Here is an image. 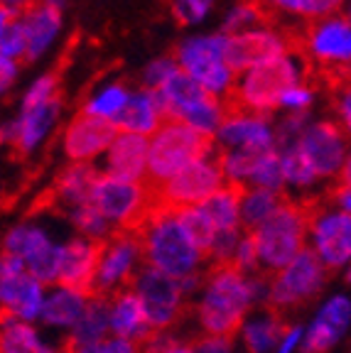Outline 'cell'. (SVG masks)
<instances>
[{"label": "cell", "mask_w": 351, "mask_h": 353, "mask_svg": "<svg viewBox=\"0 0 351 353\" xmlns=\"http://www.w3.org/2000/svg\"><path fill=\"white\" fill-rule=\"evenodd\" d=\"M312 83V61L297 47L287 54L275 57L243 72L236 79V86L224 99L226 116L229 113H251V116L268 118L273 110L283 105V99L292 86Z\"/></svg>", "instance_id": "6da1fadb"}, {"label": "cell", "mask_w": 351, "mask_h": 353, "mask_svg": "<svg viewBox=\"0 0 351 353\" xmlns=\"http://www.w3.org/2000/svg\"><path fill=\"white\" fill-rule=\"evenodd\" d=\"M251 304V277L231 263H211L204 270V299L197 307V319L207 336L234 341Z\"/></svg>", "instance_id": "7a4b0ae2"}, {"label": "cell", "mask_w": 351, "mask_h": 353, "mask_svg": "<svg viewBox=\"0 0 351 353\" xmlns=\"http://www.w3.org/2000/svg\"><path fill=\"white\" fill-rule=\"evenodd\" d=\"M133 233H137V238H140L145 265L170 277H177V280H184V277L199 272L197 268L204 258L194 248V243L187 238L175 211L153 209L148 223Z\"/></svg>", "instance_id": "3957f363"}, {"label": "cell", "mask_w": 351, "mask_h": 353, "mask_svg": "<svg viewBox=\"0 0 351 353\" xmlns=\"http://www.w3.org/2000/svg\"><path fill=\"white\" fill-rule=\"evenodd\" d=\"M216 148H219V143L211 135H204L197 128L187 125L182 121H167L155 132L153 143H150L145 184L160 187V184L170 182L184 167L216 152Z\"/></svg>", "instance_id": "277c9868"}, {"label": "cell", "mask_w": 351, "mask_h": 353, "mask_svg": "<svg viewBox=\"0 0 351 353\" xmlns=\"http://www.w3.org/2000/svg\"><path fill=\"white\" fill-rule=\"evenodd\" d=\"M310 233V214L302 199H290L280 204V209L256 231L260 265L265 275L285 270L287 265L305 250V236Z\"/></svg>", "instance_id": "5b68a950"}, {"label": "cell", "mask_w": 351, "mask_h": 353, "mask_svg": "<svg viewBox=\"0 0 351 353\" xmlns=\"http://www.w3.org/2000/svg\"><path fill=\"white\" fill-rule=\"evenodd\" d=\"M332 277V270L322 263L314 248H305L285 270L270 277L265 309L285 316L287 312H300L319 297L322 287Z\"/></svg>", "instance_id": "8992f818"}, {"label": "cell", "mask_w": 351, "mask_h": 353, "mask_svg": "<svg viewBox=\"0 0 351 353\" xmlns=\"http://www.w3.org/2000/svg\"><path fill=\"white\" fill-rule=\"evenodd\" d=\"M158 94L165 103L170 121H182L187 125L197 128L204 135H211V138L219 135L226 121V105L219 96L204 88L197 79H192L180 69Z\"/></svg>", "instance_id": "52a82bcc"}, {"label": "cell", "mask_w": 351, "mask_h": 353, "mask_svg": "<svg viewBox=\"0 0 351 353\" xmlns=\"http://www.w3.org/2000/svg\"><path fill=\"white\" fill-rule=\"evenodd\" d=\"M224 184L226 172L221 165V148H216V152L184 167L170 182L160 184V187H148V184L145 187L153 192V209H165L177 214L182 209L207 204Z\"/></svg>", "instance_id": "ba28073f"}, {"label": "cell", "mask_w": 351, "mask_h": 353, "mask_svg": "<svg viewBox=\"0 0 351 353\" xmlns=\"http://www.w3.org/2000/svg\"><path fill=\"white\" fill-rule=\"evenodd\" d=\"M133 292L143 302L145 316L155 334H165V331L175 329L192 309V304L187 302V290L182 280L155 270L145 263L140 265L135 275Z\"/></svg>", "instance_id": "9c48e42d"}, {"label": "cell", "mask_w": 351, "mask_h": 353, "mask_svg": "<svg viewBox=\"0 0 351 353\" xmlns=\"http://www.w3.org/2000/svg\"><path fill=\"white\" fill-rule=\"evenodd\" d=\"M177 61L182 72L197 79L204 88H209L221 101L229 99V94L236 86V72L226 64V34L214 37H194L180 44Z\"/></svg>", "instance_id": "30bf717a"}, {"label": "cell", "mask_w": 351, "mask_h": 353, "mask_svg": "<svg viewBox=\"0 0 351 353\" xmlns=\"http://www.w3.org/2000/svg\"><path fill=\"white\" fill-rule=\"evenodd\" d=\"M302 201L310 214L314 250L330 270H336L351 258V214L330 211L324 196H305Z\"/></svg>", "instance_id": "8fae6325"}, {"label": "cell", "mask_w": 351, "mask_h": 353, "mask_svg": "<svg viewBox=\"0 0 351 353\" xmlns=\"http://www.w3.org/2000/svg\"><path fill=\"white\" fill-rule=\"evenodd\" d=\"M108 238H74L59 250V285L61 290L82 294L84 299L93 297V285L101 270V260L106 253Z\"/></svg>", "instance_id": "7c38bea8"}, {"label": "cell", "mask_w": 351, "mask_h": 353, "mask_svg": "<svg viewBox=\"0 0 351 353\" xmlns=\"http://www.w3.org/2000/svg\"><path fill=\"white\" fill-rule=\"evenodd\" d=\"M0 277H3V324L12 319H35L42 314V282L30 275L20 258L3 253Z\"/></svg>", "instance_id": "4fadbf2b"}, {"label": "cell", "mask_w": 351, "mask_h": 353, "mask_svg": "<svg viewBox=\"0 0 351 353\" xmlns=\"http://www.w3.org/2000/svg\"><path fill=\"white\" fill-rule=\"evenodd\" d=\"M101 172L88 162H72L69 167L55 176V182L42 196L32 204V211H57V214H72L79 206L88 204L93 189L99 184Z\"/></svg>", "instance_id": "5bb4252c"}, {"label": "cell", "mask_w": 351, "mask_h": 353, "mask_svg": "<svg viewBox=\"0 0 351 353\" xmlns=\"http://www.w3.org/2000/svg\"><path fill=\"white\" fill-rule=\"evenodd\" d=\"M300 148L317 176H339L351 152V138L339 121H317L307 125Z\"/></svg>", "instance_id": "9a60e30c"}, {"label": "cell", "mask_w": 351, "mask_h": 353, "mask_svg": "<svg viewBox=\"0 0 351 353\" xmlns=\"http://www.w3.org/2000/svg\"><path fill=\"white\" fill-rule=\"evenodd\" d=\"M290 52V39L278 28L248 30L241 34H226V64L234 72H248L253 66Z\"/></svg>", "instance_id": "2e32d148"}, {"label": "cell", "mask_w": 351, "mask_h": 353, "mask_svg": "<svg viewBox=\"0 0 351 353\" xmlns=\"http://www.w3.org/2000/svg\"><path fill=\"white\" fill-rule=\"evenodd\" d=\"M118 128L113 121L77 113L64 132V152L72 162H88L99 152L111 150V145L118 138Z\"/></svg>", "instance_id": "e0dca14e"}, {"label": "cell", "mask_w": 351, "mask_h": 353, "mask_svg": "<svg viewBox=\"0 0 351 353\" xmlns=\"http://www.w3.org/2000/svg\"><path fill=\"white\" fill-rule=\"evenodd\" d=\"M216 143L226 150H275V132L270 130L268 118L251 113H229L221 125Z\"/></svg>", "instance_id": "ac0fdd59"}, {"label": "cell", "mask_w": 351, "mask_h": 353, "mask_svg": "<svg viewBox=\"0 0 351 353\" xmlns=\"http://www.w3.org/2000/svg\"><path fill=\"white\" fill-rule=\"evenodd\" d=\"M150 143L145 135L135 132H118L115 143L111 145L106 157V170L113 179L123 182H145L148 176Z\"/></svg>", "instance_id": "d6986e66"}, {"label": "cell", "mask_w": 351, "mask_h": 353, "mask_svg": "<svg viewBox=\"0 0 351 353\" xmlns=\"http://www.w3.org/2000/svg\"><path fill=\"white\" fill-rule=\"evenodd\" d=\"M170 121L165 103L158 91H133L126 108L113 118L115 128L121 132H135V135H155L160 128Z\"/></svg>", "instance_id": "ffe728a7"}, {"label": "cell", "mask_w": 351, "mask_h": 353, "mask_svg": "<svg viewBox=\"0 0 351 353\" xmlns=\"http://www.w3.org/2000/svg\"><path fill=\"white\" fill-rule=\"evenodd\" d=\"M111 329L115 339H126L135 348L155 336L153 326L145 316L143 302L133 290H123L111 299Z\"/></svg>", "instance_id": "44dd1931"}, {"label": "cell", "mask_w": 351, "mask_h": 353, "mask_svg": "<svg viewBox=\"0 0 351 353\" xmlns=\"http://www.w3.org/2000/svg\"><path fill=\"white\" fill-rule=\"evenodd\" d=\"M61 110V94L52 96L50 101L35 105L30 110H22V116L17 118V130L15 140H12V154L17 157H25L30 150H35L39 145V140L47 135L52 125L57 123V116Z\"/></svg>", "instance_id": "7402d4cb"}, {"label": "cell", "mask_w": 351, "mask_h": 353, "mask_svg": "<svg viewBox=\"0 0 351 353\" xmlns=\"http://www.w3.org/2000/svg\"><path fill=\"white\" fill-rule=\"evenodd\" d=\"M349 319H351V302L344 297H334L319 312L317 319H314L307 339L302 343V353H327L336 343V339L344 334Z\"/></svg>", "instance_id": "603a6c76"}, {"label": "cell", "mask_w": 351, "mask_h": 353, "mask_svg": "<svg viewBox=\"0 0 351 353\" xmlns=\"http://www.w3.org/2000/svg\"><path fill=\"white\" fill-rule=\"evenodd\" d=\"M25 32H28V57L25 59L32 61L42 54L52 44L55 34L59 32L61 25V8L52 6V3H39L30 12H25Z\"/></svg>", "instance_id": "cb8c5ba5"}, {"label": "cell", "mask_w": 351, "mask_h": 353, "mask_svg": "<svg viewBox=\"0 0 351 353\" xmlns=\"http://www.w3.org/2000/svg\"><path fill=\"white\" fill-rule=\"evenodd\" d=\"M246 184L231 182L226 179V184L209 199L207 204H202V209L207 211V216L214 221L216 233L221 231H236L241 226V204L246 196Z\"/></svg>", "instance_id": "d4e9b609"}, {"label": "cell", "mask_w": 351, "mask_h": 353, "mask_svg": "<svg viewBox=\"0 0 351 353\" xmlns=\"http://www.w3.org/2000/svg\"><path fill=\"white\" fill-rule=\"evenodd\" d=\"M285 192H270V189H248L241 204V228L243 233H256L265 221L280 209L285 201Z\"/></svg>", "instance_id": "484cf974"}, {"label": "cell", "mask_w": 351, "mask_h": 353, "mask_svg": "<svg viewBox=\"0 0 351 353\" xmlns=\"http://www.w3.org/2000/svg\"><path fill=\"white\" fill-rule=\"evenodd\" d=\"M108 326H111V302L88 299L82 319L77 321V326H74V331H72V339L77 343H82L84 348L99 346V343L106 341Z\"/></svg>", "instance_id": "4316f807"}, {"label": "cell", "mask_w": 351, "mask_h": 353, "mask_svg": "<svg viewBox=\"0 0 351 353\" xmlns=\"http://www.w3.org/2000/svg\"><path fill=\"white\" fill-rule=\"evenodd\" d=\"M292 329H295V326L287 324L285 316L268 312L265 319H258L246 326L243 339H246V346L251 353H268L270 348H275L280 341H285Z\"/></svg>", "instance_id": "83f0119b"}, {"label": "cell", "mask_w": 351, "mask_h": 353, "mask_svg": "<svg viewBox=\"0 0 351 353\" xmlns=\"http://www.w3.org/2000/svg\"><path fill=\"white\" fill-rule=\"evenodd\" d=\"M177 219H180V226L184 228L187 238L194 243V248L202 253L204 260L211 263V250H214V241H216L214 221L209 219L207 211H204L202 206H192V209L177 211Z\"/></svg>", "instance_id": "f1b7e54d"}, {"label": "cell", "mask_w": 351, "mask_h": 353, "mask_svg": "<svg viewBox=\"0 0 351 353\" xmlns=\"http://www.w3.org/2000/svg\"><path fill=\"white\" fill-rule=\"evenodd\" d=\"M86 299L77 292L69 290H59L52 294L42 309V321L44 324H57V326H77V321L82 319L84 309H86Z\"/></svg>", "instance_id": "f546056e"}, {"label": "cell", "mask_w": 351, "mask_h": 353, "mask_svg": "<svg viewBox=\"0 0 351 353\" xmlns=\"http://www.w3.org/2000/svg\"><path fill=\"white\" fill-rule=\"evenodd\" d=\"M50 245L52 243L47 241V236H44L39 228L17 226L6 236L3 253H10V255H15V258H20L22 263H28V260H32L35 255H39L42 250L50 248Z\"/></svg>", "instance_id": "4dcf8cb0"}, {"label": "cell", "mask_w": 351, "mask_h": 353, "mask_svg": "<svg viewBox=\"0 0 351 353\" xmlns=\"http://www.w3.org/2000/svg\"><path fill=\"white\" fill-rule=\"evenodd\" d=\"M128 101H131V91L126 88V83H111V86L101 88L99 94L91 96V99L84 103V113L113 121V118H118V113L128 105Z\"/></svg>", "instance_id": "1f68e13d"}, {"label": "cell", "mask_w": 351, "mask_h": 353, "mask_svg": "<svg viewBox=\"0 0 351 353\" xmlns=\"http://www.w3.org/2000/svg\"><path fill=\"white\" fill-rule=\"evenodd\" d=\"M0 346H3V353H61L44 346L32 326H28L25 321L3 324V343Z\"/></svg>", "instance_id": "d6a6232c"}, {"label": "cell", "mask_w": 351, "mask_h": 353, "mask_svg": "<svg viewBox=\"0 0 351 353\" xmlns=\"http://www.w3.org/2000/svg\"><path fill=\"white\" fill-rule=\"evenodd\" d=\"M341 6H344V0H285V6H283V22L287 17H295V20L302 22L327 20V17H334Z\"/></svg>", "instance_id": "836d02e7"}, {"label": "cell", "mask_w": 351, "mask_h": 353, "mask_svg": "<svg viewBox=\"0 0 351 353\" xmlns=\"http://www.w3.org/2000/svg\"><path fill=\"white\" fill-rule=\"evenodd\" d=\"M280 160H283V170H285V179L295 187H310L319 179L317 172L312 170V165L307 162L305 152H302L300 143L292 145V148L278 150Z\"/></svg>", "instance_id": "e575fe53"}, {"label": "cell", "mask_w": 351, "mask_h": 353, "mask_svg": "<svg viewBox=\"0 0 351 353\" xmlns=\"http://www.w3.org/2000/svg\"><path fill=\"white\" fill-rule=\"evenodd\" d=\"M251 182L256 184V189H270V192H283L285 179V170H283V160H280L278 150L263 154L256 167L251 172Z\"/></svg>", "instance_id": "d590c367"}, {"label": "cell", "mask_w": 351, "mask_h": 353, "mask_svg": "<svg viewBox=\"0 0 351 353\" xmlns=\"http://www.w3.org/2000/svg\"><path fill=\"white\" fill-rule=\"evenodd\" d=\"M180 69L182 66L177 61V57H162V59L153 61L143 72V88L145 91H160Z\"/></svg>", "instance_id": "8d00e7d4"}, {"label": "cell", "mask_w": 351, "mask_h": 353, "mask_svg": "<svg viewBox=\"0 0 351 353\" xmlns=\"http://www.w3.org/2000/svg\"><path fill=\"white\" fill-rule=\"evenodd\" d=\"M59 81H61V74L55 72V69H52L50 74H44L39 81H35L32 86H30L28 96H25V101H22V110H30V108H35V105L44 103V101H50L52 96L61 94Z\"/></svg>", "instance_id": "74e56055"}, {"label": "cell", "mask_w": 351, "mask_h": 353, "mask_svg": "<svg viewBox=\"0 0 351 353\" xmlns=\"http://www.w3.org/2000/svg\"><path fill=\"white\" fill-rule=\"evenodd\" d=\"M214 0H172V15L180 25H194L209 12Z\"/></svg>", "instance_id": "f35d334b"}, {"label": "cell", "mask_w": 351, "mask_h": 353, "mask_svg": "<svg viewBox=\"0 0 351 353\" xmlns=\"http://www.w3.org/2000/svg\"><path fill=\"white\" fill-rule=\"evenodd\" d=\"M312 101H314V86L312 83H300V86H292L290 91H287L280 108L295 110V113H305V110L312 105Z\"/></svg>", "instance_id": "ab89813d"}, {"label": "cell", "mask_w": 351, "mask_h": 353, "mask_svg": "<svg viewBox=\"0 0 351 353\" xmlns=\"http://www.w3.org/2000/svg\"><path fill=\"white\" fill-rule=\"evenodd\" d=\"M330 99H332V108L336 113V121H339V125L344 128L346 135L351 138V86L339 91V94L330 96Z\"/></svg>", "instance_id": "60d3db41"}, {"label": "cell", "mask_w": 351, "mask_h": 353, "mask_svg": "<svg viewBox=\"0 0 351 353\" xmlns=\"http://www.w3.org/2000/svg\"><path fill=\"white\" fill-rule=\"evenodd\" d=\"M189 348H192L194 353H229L231 341L229 339H216V336L202 334V336H194L192 341H189Z\"/></svg>", "instance_id": "b9f144b4"}, {"label": "cell", "mask_w": 351, "mask_h": 353, "mask_svg": "<svg viewBox=\"0 0 351 353\" xmlns=\"http://www.w3.org/2000/svg\"><path fill=\"white\" fill-rule=\"evenodd\" d=\"M322 196H324V201H327V204H336L341 211L351 214V187H344V184H334V187L327 189Z\"/></svg>", "instance_id": "7bdbcfd3"}, {"label": "cell", "mask_w": 351, "mask_h": 353, "mask_svg": "<svg viewBox=\"0 0 351 353\" xmlns=\"http://www.w3.org/2000/svg\"><path fill=\"white\" fill-rule=\"evenodd\" d=\"M42 0H3V8H8V10H15L20 12V15H25V12H30L35 6H39Z\"/></svg>", "instance_id": "ee69618b"}, {"label": "cell", "mask_w": 351, "mask_h": 353, "mask_svg": "<svg viewBox=\"0 0 351 353\" xmlns=\"http://www.w3.org/2000/svg\"><path fill=\"white\" fill-rule=\"evenodd\" d=\"M15 77H17V61L3 59V91H6V94H8V88H10V83Z\"/></svg>", "instance_id": "f6af8a7d"}, {"label": "cell", "mask_w": 351, "mask_h": 353, "mask_svg": "<svg viewBox=\"0 0 351 353\" xmlns=\"http://www.w3.org/2000/svg\"><path fill=\"white\" fill-rule=\"evenodd\" d=\"M297 339H300V329H292L290 334H287V339L283 343H280V351L278 353H290L292 348H295Z\"/></svg>", "instance_id": "bcb514c9"}, {"label": "cell", "mask_w": 351, "mask_h": 353, "mask_svg": "<svg viewBox=\"0 0 351 353\" xmlns=\"http://www.w3.org/2000/svg\"><path fill=\"white\" fill-rule=\"evenodd\" d=\"M336 184L351 187V152H349V157H346V165H344V170H341V174L336 176Z\"/></svg>", "instance_id": "7dc6e473"}, {"label": "cell", "mask_w": 351, "mask_h": 353, "mask_svg": "<svg viewBox=\"0 0 351 353\" xmlns=\"http://www.w3.org/2000/svg\"><path fill=\"white\" fill-rule=\"evenodd\" d=\"M158 353H194V351L189 348V343H187V346H182V343H177L175 339H172V341L167 343L162 351H158Z\"/></svg>", "instance_id": "c3c4849f"}, {"label": "cell", "mask_w": 351, "mask_h": 353, "mask_svg": "<svg viewBox=\"0 0 351 353\" xmlns=\"http://www.w3.org/2000/svg\"><path fill=\"white\" fill-rule=\"evenodd\" d=\"M344 17H346V20L351 22V0H349V8H346V15H344Z\"/></svg>", "instance_id": "681fc988"}, {"label": "cell", "mask_w": 351, "mask_h": 353, "mask_svg": "<svg viewBox=\"0 0 351 353\" xmlns=\"http://www.w3.org/2000/svg\"><path fill=\"white\" fill-rule=\"evenodd\" d=\"M349 282H351V270H349Z\"/></svg>", "instance_id": "f907efd6"}]
</instances>
